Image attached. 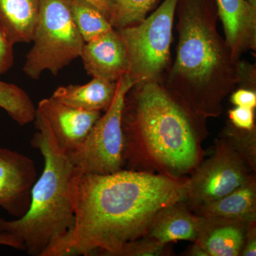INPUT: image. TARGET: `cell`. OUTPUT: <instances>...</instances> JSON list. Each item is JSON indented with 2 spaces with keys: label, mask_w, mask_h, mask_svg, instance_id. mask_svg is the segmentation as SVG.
<instances>
[{
  "label": "cell",
  "mask_w": 256,
  "mask_h": 256,
  "mask_svg": "<svg viewBox=\"0 0 256 256\" xmlns=\"http://www.w3.org/2000/svg\"><path fill=\"white\" fill-rule=\"evenodd\" d=\"M188 182L186 178L132 170L82 175L73 227L42 256H116L146 234L160 210L186 201Z\"/></svg>",
  "instance_id": "1"
},
{
  "label": "cell",
  "mask_w": 256,
  "mask_h": 256,
  "mask_svg": "<svg viewBox=\"0 0 256 256\" xmlns=\"http://www.w3.org/2000/svg\"><path fill=\"white\" fill-rule=\"evenodd\" d=\"M207 118L169 90L162 80L134 84L122 112L127 170L184 178L203 161Z\"/></svg>",
  "instance_id": "2"
},
{
  "label": "cell",
  "mask_w": 256,
  "mask_h": 256,
  "mask_svg": "<svg viewBox=\"0 0 256 256\" xmlns=\"http://www.w3.org/2000/svg\"><path fill=\"white\" fill-rule=\"evenodd\" d=\"M176 14V57L163 84L200 116L220 117L238 85L240 60L218 31L216 1L178 0Z\"/></svg>",
  "instance_id": "3"
},
{
  "label": "cell",
  "mask_w": 256,
  "mask_h": 256,
  "mask_svg": "<svg viewBox=\"0 0 256 256\" xmlns=\"http://www.w3.org/2000/svg\"><path fill=\"white\" fill-rule=\"evenodd\" d=\"M34 122L37 131L31 144L43 156V172L32 188L28 212L16 220L0 217V232L13 236L30 255L42 256L73 227L77 190L84 173L60 149L37 109Z\"/></svg>",
  "instance_id": "4"
},
{
  "label": "cell",
  "mask_w": 256,
  "mask_h": 256,
  "mask_svg": "<svg viewBox=\"0 0 256 256\" xmlns=\"http://www.w3.org/2000/svg\"><path fill=\"white\" fill-rule=\"evenodd\" d=\"M33 46L23 72L37 80L44 72L57 75L82 56L86 42L74 23L70 0H41Z\"/></svg>",
  "instance_id": "5"
},
{
  "label": "cell",
  "mask_w": 256,
  "mask_h": 256,
  "mask_svg": "<svg viewBox=\"0 0 256 256\" xmlns=\"http://www.w3.org/2000/svg\"><path fill=\"white\" fill-rule=\"evenodd\" d=\"M178 0H164L140 22L117 28L127 50L133 82L162 80L171 65V44Z\"/></svg>",
  "instance_id": "6"
},
{
  "label": "cell",
  "mask_w": 256,
  "mask_h": 256,
  "mask_svg": "<svg viewBox=\"0 0 256 256\" xmlns=\"http://www.w3.org/2000/svg\"><path fill=\"white\" fill-rule=\"evenodd\" d=\"M134 84L128 74L118 80L112 104L78 149L68 156L84 174H110L126 166L122 112L126 96Z\"/></svg>",
  "instance_id": "7"
},
{
  "label": "cell",
  "mask_w": 256,
  "mask_h": 256,
  "mask_svg": "<svg viewBox=\"0 0 256 256\" xmlns=\"http://www.w3.org/2000/svg\"><path fill=\"white\" fill-rule=\"evenodd\" d=\"M192 174L184 202L193 210L220 200L256 178L255 170L222 138L216 139L213 154L203 160Z\"/></svg>",
  "instance_id": "8"
},
{
  "label": "cell",
  "mask_w": 256,
  "mask_h": 256,
  "mask_svg": "<svg viewBox=\"0 0 256 256\" xmlns=\"http://www.w3.org/2000/svg\"><path fill=\"white\" fill-rule=\"evenodd\" d=\"M37 170L28 156L0 148V208L16 218L23 216L31 204Z\"/></svg>",
  "instance_id": "9"
},
{
  "label": "cell",
  "mask_w": 256,
  "mask_h": 256,
  "mask_svg": "<svg viewBox=\"0 0 256 256\" xmlns=\"http://www.w3.org/2000/svg\"><path fill=\"white\" fill-rule=\"evenodd\" d=\"M36 109L46 118L60 149L68 156L78 149L101 116L100 111L76 108L52 97L40 100Z\"/></svg>",
  "instance_id": "10"
},
{
  "label": "cell",
  "mask_w": 256,
  "mask_h": 256,
  "mask_svg": "<svg viewBox=\"0 0 256 256\" xmlns=\"http://www.w3.org/2000/svg\"><path fill=\"white\" fill-rule=\"evenodd\" d=\"M80 58L84 68L92 78L118 82L128 74L127 50L117 28L86 42Z\"/></svg>",
  "instance_id": "11"
},
{
  "label": "cell",
  "mask_w": 256,
  "mask_h": 256,
  "mask_svg": "<svg viewBox=\"0 0 256 256\" xmlns=\"http://www.w3.org/2000/svg\"><path fill=\"white\" fill-rule=\"evenodd\" d=\"M225 38L234 58L256 50V8L248 0H215Z\"/></svg>",
  "instance_id": "12"
},
{
  "label": "cell",
  "mask_w": 256,
  "mask_h": 256,
  "mask_svg": "<svg viewBox=\"0 0 256 256\" xmlns=\"http://www.w3.org/2000/svg\"><path fill=\"white\" fill-rule=\"evenodd\" d=\"M202 217L195 245L204 256H238L242 254L248 229L252 222Z\"/></svg>",
  "instance_id": "13"
},
{
  "label": "cell",
  "mask_w": 256,
  "mask_h": 256,
  "mask_svg": "<svg viewBox=\"0 0 256 256\" xmlns=\"http://www.w3.org/2000/svg\"><path fill=\"white\" fill-rule=\"evenodd\" d=\"M184 202L173 204L160 210L143 236L164 245L178 240L196 242L202 217L192 213Z\"/></svg>",
  "instance_id": "14"
},
{
  "label": "cell",
  "mask_w": 256,
  "mask_h": 256,
  "mask_svg": "<svg viewBox=\"0 0 256 256\" xmlns=\"http://www.w3.org/2000/svg\"><path fill=\"white\" fill-rule=\"evenodd\" d=\"M40 10L41 0H0V28L13 44L32 42Z\"/></svg>",
  "instance_id": "15"
},
{
  "label": "cell",
  "mask_w": 256,
  "mask_h": 256,
  "mask_svg": "<svg viewBox=\"0 0 256 256\" xmlns=\"http://www.w3.org/2000/svg\"><path fill=\"white\" fill-rule=\"evenodd\" d=\"M117 82L94 77L84 85L57 88L52 97L66 105L87 111L106 110L112 104Z\"/></svg>",
  "instance_id": "16"
},
{
  "label": "cell",
  "mask_w": 256,
  "mask_h": 256,
  "mask_svg": "<svg viewBox=\"0 0 256 256\" xmlns=\"http://www.w3.org/2000/svg\"><path fill=\"white\" fill-rule=\"evenodd\" d=\"M194 212L202 217L256 222V178L220 200L204 205Z\"/></svg>",
  "instance_id": "17"
},
{
  "label": "cell",
  "mask_w": 256,
  "mask_h": 256,
  "mask_svg": "<svg viewBox=\"0 0 256 256\" xmlns=\"http://www.w3.org/2000/svg\"><path fill=\"white\" fill-rule=\"evenodd\" d=\"M0 108L20 126L34 121L36 108L30 96L21 88L0 80Z\"/></svg>",
  "instance_id": "18"
},
{
  "label": "cell",
  "mask_w": 256,
  "mask_h": 256,
  "mask_svg": "<svg viewBox=\"0 0 256 256\" xmlns=\"http://www.w3.org/2000/svg\"><path fill=\"white\" fill-rule=\"evenodd\" d=\"M70 10L74 23L85 42L114 28L105 15L84 0H70Z\"/></svg>",
  "instance_id": "19"
},
{
  "label": "cell",
  "mask_w": 256,
  "mask_h": 256,
  "mask_svg": "<svg viewBox=\"0 0 256 256\" xmlns=\"http://www.w3.org/2000/svg\"><path fill=\"white\" fill-rule=\"evenodd\" d=\"M114 8L111 24L120 28L136 24L146 18L158 0H110Z\"/></svg>",
  "instance_id": "20"
},
{
  "label": "cell",
  "mask_w": 256,
  "mask_h": 256,
  "mask_svg": "<svg viewBox=\"0 0 256 256\" xmlns=\"http://www.w3.org/2000/svg\"><path fill=\"white\" fill-rule=\"evenodd\" d=\"M256 132L252 130L239 129L232 124L224 127L220 138L244 158L256 171Z\"/></svg>",
  "instance_id": "21"
},
{
  "label": "cell",
  "mask_w": 256,
  "mask_h": 256,
  "mask_svg": "<svg viewBox=\"0 0 256 256\" xmlns=\"http://www.w3.org/2000/svg\"><path fill=\"white\" fill-rule=\"evenodd\" d=\"M170 254L168 245L142 236L124 245L116 256H162Z\"/></svg>",
  "instance_id": "22"
},
{
  "label": "cell",
  "mask_w": 256,
  "mask_h": 256,
  "mask_svg": "<svg viewBox=\"0 0 256 256\" xmlns=\"http://www.w3.org/2000/svg\"><path fill=\"white\" fill-rule=\"evenodd\" d=\"M255 109L236 106L235 108L228 111L230 122L239 129L252 130L255 129Z\"/></svg>",
  "instance_id": "23"
},
{
  "label": "cell",
  "mask_w": 256,
  "mask_h": 256,
  "mask_svg": "<svg viewBox=\"0 0 256 256\" xmlns=\"http://www.w3.org/2000/svg\"><path fill=\"white\" fill-rule=\"evenodd\" d=\"M14 44L0 28V76L2 75L14 65Z\"/></svg>",
  "instance_id": "24"
},
{
  "label": "cell",
  "mask_w": 256,
  "mask_h": 256,
  "mask_svg": "<svg viewBox=\"0 0 256 256\" xmlns=\"http://www.w3.org/2000/svg\"><path fill=\"white\" fill-rule=\"evenodd\" d=\"M230 102L236 106L255 109L256 107V90L240 88L233 92L230 96Z\"/></svg>",
  "instance_id": "25"
},
{
  "label": "cell",
  "mask_w": 256,
  "mask_h": 256,
  "mask_svg": "<svg viewBox=\"0 0 256 256\" xmlns=\"http://www.w3.org/2000/svg\"><path fill=\"white\" fill-rule=\"evenodd\" d=\"M256 222H252L249 226L242 248L240 256H256Z\"/></svg>",
  "instance_id": "26"
},
{
  "label": "cell",
  "mask_w": 256,
  "mask_h": 256,
  "mask_svg": "<svg viewBox=\"0 0 256 256\" xmlns=\"http://www.w3.org/2000/svg\"><path fill=\"white\" fill-rule=\"evenodd\" d=\"M97 8L101 12L108 20L111 22L112 14H114V8L110 0H84ZM111 23V22H110Z\"/></svg>",
  "instance_id": "27"
},
{
  "label": "cell",
  "mask_w": 256,
  "mask_h": 256,
  "mask_svg": "<svg viewBox=\"0 0 256 256\" xmlns=\"http://www.w3.org/2000/svg\"><path fill=\"white\" fill-rule=\"evenodd\" d=\"M0 246H6L18 250H24L22 245L13 236L6 232H0Z\"/></svg>",
  "instance_id": "28"
},
{
  "label": "cell",
  "mask_w": 256,
  "mask_h": 256,
  "mask_svg": "<svg viewBox=\"0 0 256 256\" xmlns=\"http://www.w3.org/2000/svg\"><path fill=\"white\" fill-rule=\"evenodd\" d=\"M248 1L254 8H256V0H248Z\"/></svg>",
  "instance_id": "29"
}]
</instances>
